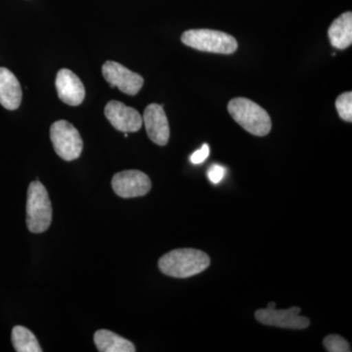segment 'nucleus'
<instances>
[{"mask_svg": "<svg viewBox=\"0 0 352 352\" xmlns=\"http://www.w3.org/2000/svg\"><path fill=\"white\" fill-rule=\"evenodd\" d=\"M58 96L69 106H78L85 97V85L78 76L68 69H62L56 76Z\"/></svg>", "mask_w": 352, "mask_h": 352, "instance_id": "9b49d317", "label": "nucleus"}, {"mask_svg": "<svg viewBox=\"0 0 352 352\" xmlns=\"http://www.w3.org/2000/svg\"><path fill=\"white\" fill-rule=\"evenodd\" d=\"M22 88L12 72L0 68V104L7 110L14 111L22 102Z\"/></svg>", "mask_w": 352, "mask_h": 352, "instance_id": "f8f14e48", "label": "nucleus"}, {"mask_svg": "<svg viewBox=\"0 0 352 352\" xmlns=\"http://www.w3.org/2000/svg\"><path fill=\"white\" fill-rule=\"evenodd\" d=\"M210 156V147L208 144H204L201 146V149L197 150L190 157V161L194 164H200L204 163L208 157Z\"/></svg>", "mask_w": 352, "mask_h": 352, "instance_id": "6ab92c4d", "label": "nucleus"}, {"mask_svg": "<svg viewBox=\"0 0 352 352\" xmlns=\"http://www.w3.org/2000/svg\"><path fill=\"white\" fill-rule=\"evenodd\" d=\"M210 264L206 252L195 249L173 250L160 258L157 265L166 276L189 278L200 274Z\"/></svg>", "mask_w": 352, "mask_h": 352, "instance_id": "f257e3e1", "label": "nucleus"}, {"mask_svg": "<svg viewBox=\"0 0 352 352\" xmlns=\"http://www.w3.org/2000/svg\"><path fill=\"white\" fill-rule=\"evenodd\" d=\"M52 221V206L43 183L32 182L28 189L27 226L32 233L45 232Z\"/></svg>", "mask_w": 352, "mask_h": 352, "instance_id": "7ed1b4c3", "label": "nucleus"}, {"mask_svg": "<svg viewBox=\"0 0 352 352\" xmlns=\"http://www.w3.org/2000/svg\"><path fill=\"white\" fill-rule=\"evenodd\" d=\"M50 139L58 156L74 161L82 155L83 142L80 132L67 120H58L51 126Z\"/></svg>", "mask_w": 352, "mask_h": 352, "instance_id": "39448f33", "label": "nucleus"}, {"mask_svg": "<svg viewBox=\"0 0 352 352\" xmlns=\"http://www.w3.org/2000/svg\"><path fill=\"white\" fill-rule=\"evenodd\" d=\"M275 307H276V303L274 302H270L268 303L267 307L266 308H268V309H274Z\"/></svg>", "mask_w": 352, "mask_h": 352, "instance_id": "aec40b11", "label": "nucleus"}, {"mask_svg": "<svg viewBox=\"0 0 352 352\" xmlns=\"http://www.w3.org/2000/svg\"><path fill=\"white\" fill-rule=\"evenodd\" d=\"M324 346L329 352H351L349 342L339 335H330L323 340Z\"/></svg>", "mask_w": 352, "mask_h": 352, "instance_id": "f3484780", "label": "nucleus"}, {"mask_svg": "<svg viewBox=\"0 0 352 352\" xmlns=\"http://www.w3.org/2000/svg\"><path fill=\"white\" fill-rule=\"evenodd\" d=\"M228 112L237 124L252 135H267L272 129L268 113L250 99H232L228 104Z\"/></svg>", "mask_w": 352, "mask_h": 352, "instance_id": "f03ea898", "label": "nucleus"}, {"mask_svg": "<svg viewBox=\"0 0 352 352\" xmlns=\"http://www.w3.org/2000/svg\"><path fill=\"white\" fill-rule=\"evenodd\" d=\"M12 344L17 352H41L38 340L34 333L23 326H15L12 330Z\"/></svg>", "mask_w": 352, "mask_h": 352, "instance_id": "2eb2a0df", "label": "nucleus"}, {"mask_svg": "<svg viewBox=\"0 0 352 352\" xmlns=\"http://www.w3.org/2000/svg\"><path fill=\"white\" fill-rule=\"evenodd\" d=\"M105 116L117 131L129 133L142 127L143 119L138 110L127 107L119 101H110L105 107Z\"/></svg>", "mask_w": 352, "mask_h": 352, "instance_id": "1a4fd4ad", "label": "nucleus"}, {"mask_svg": "<svg viewBox=\"0 0 352 352\" xmlns=\"http://www.w3.org/2000/svg\"><path fill=\"white\" fill-rule=\"evenodd\" d=\"M300 311L302 308L298 307L284 310L264 308L256 310L254 317L264 325L292 330H303L310 325V320L307 317L300 316Z\"/></svg>", "mask_w": 352, "mask_h": 352, "instance_id": "0eeeda50", "label": "nucleus"}, {"mask_svg": "<svg viewBox=\"0 0 352 352\" xmlns=\"http://www.w3.org/2000/svg\"><path fill=\"white\" fill-rule=\"evenodd\" d=\"M226 173V168L219 166V164H214V166H210V170L208 171V177L210 182L217 184V183L223 179Z\"/></svg>", "mask_w": 352, "mask_h": 352, "instance_id": "a211bd4d", "label": "nucleus"}, {"mask_svg": "<svg viewBox=\"0 0 352 352\" xmlns=\"http://www.w3.org/2000/svg\"><path fill=\"white\" fill-rule=\"evenodd\" d=\"M142 119L148 136L153 142L160 146L168 144L170 131L164 106L159 104H150L145 109Z\"/></svg>", "mask_w": 352, "mask_h": 352, "instance_id": "9d476101", "label": "nucleus"}, {"mask_svg": "<svg viewBox=\"0 0 352 352\" xmlns=\"http://www.w3.org/2000/svg\"><path fill=\"white\" fill-rule=\"evenodd\" d=\"M102 74L111 87H118L120 91L131 96L138 94L144 85L142 76L117 62H106L102 67Z\"/></svg>", "mask_w": 352, "mask_h": 352, "instance_id": "6e6552de", "label": "nucleus"}, {"mask_svg": "<svg viewBox=\"0 0 352 352\" xmlns=\"http://www.w3.org/2000/svg\"><path fill=\"white\" fill-rule=\"evenodd\" d=\"M112 187L120 198H138L147 195L151 190L152 183L149 176L142 171L124 170L113 175Z\"/></svg>", "mask_w": 352, "mask_h": 352, "instance_id": "423d86ee", "label": "nucleus"}, {"mask_svg": "<svg viewBox=\"0 0 352 352\" xmlns=\"http://www.w3.org/2000/svg\"><path fill=\"white\" fill-rule=\"evenodd\" d=\"M94 344L100 352H134L135 346L131 340L124 339L109 330H99L94 333Z\"/></svg>", "mask_w": 352, "mask_h": 352, "instance_id": "4468645a", "label": "nucleus"}, {"mask_svg": "<svg viewBox=\"0 0 352 352\" xmlns=\"http://www.w3.org/2000/svg\"><path fill=\"white\" fill-rule=\"evenodd\" d=\"M182 41L194 50L219 54H232L238 48L235 38L214 30H190L182 34Z\"/></svg>", "mask_w": 352, "mask_h": 352, "instance_id": "20e7f679", "label": "nucleus"}, {"mask_svg": "<svg viewBox=\"0 0 352 352\" xmlns=\"http://www.w3.org/2000/svg\"><path fill=\"white\" fill-rule=\"evenodd\" d=\"M329 39L333 47L344 50L352 43V13L346 12L337 18L328 31Z\"/></svg>", "mask_w": 352, "mask_h": 352, "instance_id": "ddd939ff", "label": "nucleus"}, {"mask_svg": "<svg viewBox=\"0 0 352 352\" xmlns=\"http://www.w3.org/2000/svg\"><path fill=\"white\" fill-rule=\"evenodd\" d=\"M336 108L342 120L352 122V94L351 91L340 94L336 100Z\"/></svg>", "mask_w": 352, "mask_h": 352, "instance_id": "dca6fc26", "label": "nucleus"}]
</instances>
